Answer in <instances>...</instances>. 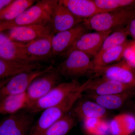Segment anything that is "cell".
I'll return each instance as SVG.
<instances>
[{"label":"cell","instance_id":"obj_1","mask_svg":"<svg viewBox=\"0 0 135 135\" xmlns=\"http://www.w3.org/2000/svg\"><path fill=\"white\" fill-rule=\"evenodd\" d=\"M85 91V84L83 83L79 90L62 103L43 110L36 123L32 127L29 135H41L50 126L69 113Z\"/></svg>","mask_w":135,"mask_h":135},{"label":"cell","instance_id":"obj_2","mask_svg":"<svg viewBox=\"0 0 135 135\" xmlns=\"http://www.w3.org/2000/svg\"><path fill=\"white\" fill-rule=\"evenodd\" d=\"M135 18V8L99 13L82 23L88 30L97 32L112 31L125 27Z\"/></svg>","mask_w":135,"mask_h":135},{"label":"cell","instance_id":"obj_3","mask_svg":"<svg viewBox=\"0 0 135 135\" xmlns=\"http://www.w3.org/2000/svg\"><path fill=\"white\" fill-rule=\"evenodd\" d=\"M49 2V0L37 1L15 19L0 22V32L17 27L51 24Z\"/></svg>","mask_w":135,"mask_h":135},{"label":"cell","instance_id":"obj_4","mask_svg":"<svg viewBox=\"0 0 135 135\" xmlns=\"http://www.w3.org/2000/svg\"><path fill=\"white\" fill-rule=\"evenodd\" d=\"M66 57L56 67L60 75L73 80L94 74L95 65L91 57L86 53L74 50L67 54Z\"/></svg>","mask_w":135,"mask_h":135},{"label":"cell","instance_id":"obj_5","mask_svg":"<svg viewBox=\"0 0 135 135\" xmlns=\"http://www.w3.org/2000/svg\"><path fill=\"white\" fill-rule=\"evenodd\" d=\"M81 84L77 79L57 84L46 95L35 103L27 110L31 113H37L57 105L79 90Z\"/></svg>","mask_w":135,"mask_h":135},{"label":"cell","instance_id":"obj_6","mask_svg":"<svg viewBox=\"0 0 135 135\" xmlns=\"http://www.w3.org/2000/svg\"><path fill=\"white\" fill-rule=\"evenodd\" d=\"M95 77H103L135 88V69L124 59L107 66H95Z\"/></svg>","mask_w":135,"mask_h":135},{"label":"cell","instance_id":"obj_7","mask_svg":"<svg viewBox=\"0 0 135 135\" xmlns=\"http://www.w3.org/2000/svg\"><path fill=\"white\" fill-rule=\"evenodd\" d=\"M60 76L56 68H53L49 71L34 80L26 92L27 110L57 85Z\"/></svg>","mask_w":135,"mask_h":135},{"label":"cell","instance_id":"obj_8","mask_svg":"<svg viewBox=\"0 0 135 135\" xmlns=\"http://www.w3.org/2000/svg\"><path fill=\"white\" fill-rule=\"evenodd\" d=\"M50 66L43 69L24 72L13 76L0 90V100L9 95L26 92L32 82L53 68Z\"/></svg>","mask_w":135,"mask_h":135},{"label":"cell","instance_id":"obj_9","mask_svg":"<svg viewBox=\"0 0 135 135\" xmlns=\"http://www.w3.org/2000/svg\"><path fill=\"white\" fill-rule=\"evenodd\" d=\"M51 23L54 33L71 29L83 20L75 17L57 0H49Z\"/></svg>","mask_w":135,"mask_h":135},{"label":"cell","instance_id":"obj_10","mask_svg":"<svg viewBox=\"0 0 135 135\" xmlns=\"http://www.w3.org/2000/svg\"><path fill=\"white\" fill-rule=\"evenodd\" d=\"M8 31V35L12 40L22 44L53 36L55 34L51 24L17 27Z\"/></svg>","mask_w":135,"mask_h":135},{"label":"cell","instance_id":"obj_11","mask_svg":"<svg viewBox=\"0 0 135 135\" xmlns=\"http://www.w3.org/2000/svg\"><path fill=\"white\" fill-rule=\"evenodd\" d=\"M33 121L32 116L26 112L11 114L0 121V135H26Z\"/></svg>","mask_w":135,"mask_h":135},{"label":"cell","instance_id":"obj_12","mask_svg":"<svg viewBox=\"0 0 135 135\" xmlns=\"http://www.w3.org/2000/svg\"><path fill=\"white\" fill-rule=\"evenodd\" d=\"M87 30L82 22L71 29L55 34L51 39L53 56H65L78 38Z\"/></svg>","mask_w":135,"mask_h":135},{"label":"cell","instance_id":"obj_13","mask_svg":"<svg viewBox=\"0 0 135 135\" xmlns=\"http://www.w3.org/2000/svg\"><path fill=\"white\" fill-rule=\"evenodd\" d=\"M112 32L111 31H95L82 34L78 38L65 56L72 51L77 50L82 51L94 58L99 52L105 39Z\"/></svg>","mask_w":135,"mask_h":135},{"label":"cell","instance_id":"obj_14","mask_svg":"<svg viewBox=\"0 0 135 135\" xmlns=\"http://www.w3.org/2000/svg\"><path fill=\"white\" fill-rule=\"evenodd\" d=\"M84 83L85 86L84 92H88L89 94L98 95L120 94L135 89L117 81L100 77L91 78Z\"/></svg>","mask_w":135,"mask_h":135},{"label":"cell","instance_id":"obj_15","mask_svg":"<svg viewBox=\"0 0 135 135\" xmlns=\"http://www.w3.org/2000/svg\"><path fill=\"white\" fill-rule=\"evenodd\" d=\"M0 58L15 62L38 63L27 55L20 44L2 32H0Z\"/></svg>","mask_w":135,"mask_h":135},{"label":"cell","instance_id":"obj_16","mask_svg":"<svg viewBox=\"0 0 135 135\" xmlns=\"http://www.w3.org/2000/svg\"><path fill=\"white\" fill-rule=\"evenodd\" d=\"M53 36L44 37L28 43H20V46L27 55L36 62L53 57L51 39Z\"/></svg>","mask_w":135,"mask_h":135},{"label":"cell","instance_id":"obj_17","mask_svg":"<svg viewBox=\"0 0 135 135\" xmlns=\"http://www.w3.org/2000/svg\"><path fill=\"white\" fill-rule=\"evenodd\" d=\"M135 40H128L123 44L98 54L92 60L95 66L103 67L120 62L126 50L135 46Z\"/></svg>","mask_w":135,"mask_h":135},{"label":"cell","instance_id":"obj_18","mask_svg":"<svg viewBox=\"0 0 135 135\" xmlns=\"http://www.w3.org/2000/svg\"><path fill=\"white\" fill-rule=\"evenodd\" d=\"M75 16L83 20L101 13L94 0H59Z\"/></svg>","mask_w":135,"mask_h":135},{"label":"cell","instance_id":"obj_19","mask_svg":"<svg viewBox=\"0 0 135 135\" xmlns=\"http://www.w3.org/2000/svg\"><path fill=\"white\" fill-rule=\"evenodd\" d=\"M87 96L106 110H117L121 108L126 101L135 96V89L129 91L112 95H98L88 94Z\"/></svg>","mask_w":135,"mask_h":135},{"label":"cell","instance_id":"obj_20","mask_svg":"<svg viewBox=\"0 0 135 135\" xmlns=\"http://www.w3.org/2000/svg\"><path fill=\"white\" fill-rule=\"evenodd\" d=\"M43 68V66L39 63L15 62L0 58V80L10 78L20 73Z\"/></svg>","mask_w":135,"mask_h":135},{"label":"cell","instance_id":"obj_21","mask_svg":"<svg viewBox=\"0 0 135 135\" xmlns=\"http://www.w3.org/2000/svg\"><path fill=\"white\" fill-rule=\"evenodd\" d=\"M111 135H132L135 133V115L130 113L118 114L109 122Z\"/></svg>","mask_w":135,"mask_h":135},{"label":"cell","instance_id":"obj_22","mask_svg":"<svg viewBox=\"0 0 135 135\" xmlns=\"http://www.w3.org/2000/svg\"><path fill=\"white\" fill-rule=\"evenodd\" d=\"M73 113L77 118L83 121L94 118L104 119L107 110L93 101H80L75 105Z\"/></svg>","mask_w":135,"mask_h":135},{"label":"cell","instance_id":"obj_23","mask_svg":"<svg viewBox=\"0 0 135 135\" xmlns=\"http://www.w3.org/2000/svg\"><path fill=\"white\" fill-rule=\"evenodd\" d=\"M27 108L26 93L9 95L0 100V114L17 113Z\"/></svg>","mask_w":135,"mask_h":135},{"label":"cell","instance_id":"obj_24","mask_svg":"<svg viewBox=\"0 0 135 135\" xmlns=\"http://www.w3.org/2000/svg\"><path fill=\"white\" fill-rule=\"evenodd\" d=\"M76 118L74 113H68L50 126L41 135H66L75 126Z\"/></svg>","mask_w":135,"mask_h":135},{"label":"cell","instance_id":"obj_25","mask_svg":"<svg viewBox=\"0 0 135 135\" xmlns=\"http://www.w3.org/2000/svg\"><path fill=\"white\" fill-rule=\"evenodd\" d=\"M37 1L34 0H13L9 5L0 11V22L15 19Z\"/></svg>","mask_w":135,"mask_h":135},{"label":"cell","instance_id":"obj_26","mask_svg":"<svg viewBox=\"0 0 135 135\" xmlns=\"http://www.w3.org/2000/svg\"><path fill=\"white\" fill-rule=\"evenodd\" d=\"M101 13L135 8V0H94Z\"/></svg>","mask_w":135,"mask_h":135},{"label":"cell","instance_id":"obj_27","mask_svg":"<svg viewBox=\"0 0 135 135\" xmlns=\"http://www.w3.org/2000/svg\"><path fill=\"white\" fill-rule=\"evenodd\" d=\"M128 36L126 27L114 30L105 39L98 54L123 44L128 40Z\"/></svg>","mask_w":135,"mask_h":135},{"label":"cell","instance_id":"obj_28","mask_svg":"<svg viewBox=\"0 0 135 135\" xmlns=\"http://www.w3.org/2000/svg\"><path fill=\"white\" fill-rule=\"evenodd\" d=\"M84 129L90 135H108L109 122L104 119L94 118L83 121Z\"/></svg>","mask_w":135,"mask_h":135},{"label":"cell","instance_id":"obj_29","mask_svg":"<svg viewBox=\"0 0 135 135\" xmlns=\"http://www.w3.org/2000/svg\"><path fill=\"white\" fill-rule=\"evenodd\" d=\"M128 35L132 37L135 40V18L131 20L126 26Z\"/></svg>","mask_w":135,"mask_h":135},{"label":"cell","instance_id":"obj_30","mask_svg":"<svg viewBox=\"0 0 135 135\" xmlns=\"http://www.w3.org/2000/svg\"><path fill=\"white\" fill-rule=\"evenodd\" d=\"M13 0H0V11L9 5Z\"/></svg>","mask_w":135,"mask_h":135},{"label":"cell","instance_id":"obj_31","mask_svg":"<svg viewBox=\"0 0 135 135\" xmlns=\"http://www.w3.org/2000/svg\"><path fill=\"white\" fill-rule=\"evenodd\" d=\"M11 77L0 80V90L8 82V81L10 79Z\"/></svg>","mask_w":135,"mask_h":135},{"label":"cell","instance_id":"obj_32","mask_svg":"<svg viewBox=\"0 0 135 135\" xmlns=\"http://www.w3.org/2000/svg\"><path fill=\"white\" fill-rule=\"evenodd\" d=\"M133 68H134V69H135V57L134 61V65H133Z\"/></svg>","mask_w":135,"mask_h":135},{"label":"cell","instance_id":"obj_33","mask_svg":"<svg viewBox=\"0 0 135 135\" xmlns=\"http://www.w3.org/2000/svg\"><path fill=\"white\" fill-rule=\"evenodd\" d=\"M134 110L135 113V104L134 105Z\"/></svg>","mask_w":135,"mask_h":135},{"label":"cell","instance_id":"obj_34","mask_svg":"<svg viewBox=\"0 0 135 135\" xmlns=\"http://www.w3.org/2000/svg\"><path fill=\"white\" fill-rule=\"evenodd\" d=\"M132 135H135V133H134V134H133Z\"/></svg>","mask_w":135,"mask_h":135},{"label":"cell","instance_id":"obj_35","mask_svg":"<svg viewBox=\"0 0 135 135\" xmlns=\"http://www.w3.org/2000/svg\"></svg>","mask_w":135,"mask_h":135}]
</instances>
